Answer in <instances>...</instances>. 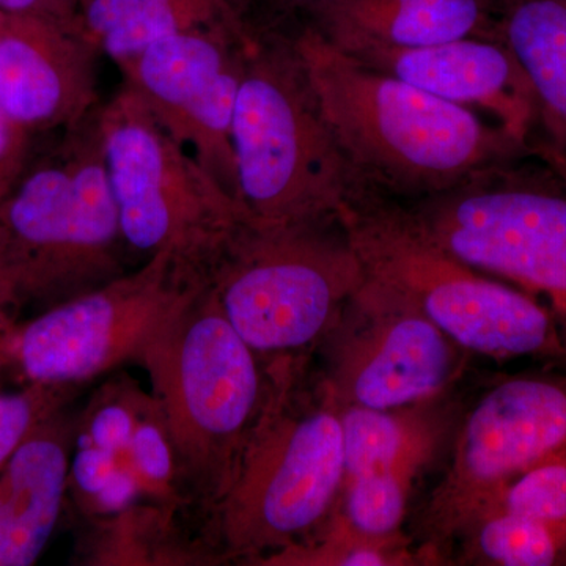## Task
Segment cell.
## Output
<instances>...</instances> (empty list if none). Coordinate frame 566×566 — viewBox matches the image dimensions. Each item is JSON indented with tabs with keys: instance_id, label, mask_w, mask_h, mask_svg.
Listing matches in <instances>:
<instances>
[{
	"instance_id": "obj_9",
	"label": "cell",
	"mask_w": 566,
	"mask_h": 566,
	"mask_svg": "<svg viewBox=\"0 0 566 566\" xmlns=\"http://www.w3.org/2000/svg\"><path fill=\"white\" fill-rule=\"evenodd\" d=\"M99 132L129 252L172 251L210 274L248 219L241 203L125 84L102 103Z\"/></svg>"
},
{
	"instance_id": "obj_15",
	"label": "cell",
	"mask_w": 566,
	"mask_h": 566,
	"mask_svg": "<svg viewBox=\"0 0 566 566\" xmlns=\"http://www.w3.org/2000/svg\"><path fill=\"white\" fill-rule=\"evenodd\" d=\"M346 54L446 102L488 112L524 145H531L528 137L542 118L534 85L504 40L461 39L416 48L370 44Z\"/></svg>"
},
{
	"instance_id": "obj_7",
	"label": "cell",
	"mask_w": 566,
	"mask_h": 566,
	"mask_svg": "<svg viewBox=\"0 0 566 566\" xmlns=\"http://www.w3.org/2000/svg\"><path fill=\"white\" fill-rule=\"evenodd\" d=\"M401 202L461 262L545 297L566 335L565 151L534 148Z\"/></svg>"
},
{
	"instance_id": "obj_16",
	"label": "cell",
	"mask_w": 566,
	"mask_h": 566,
	"mask_svg": "<svg viewBox=\"0 0 566 566\" xmlns=\"http://www.w3.org/2000/svg\"><path fill=\"white\" fill-rule=\"evenodd\" d=\"M59 409L25 436L0 472V566H31L69 499L77 417Z\"/></svg>"
},
{
	"instance_id": "obj_12",
	"label": "cell",
	"mask_w": 566,
	"mask_h": 566,
	"mask_svg": "<svg viewBox=\"0 0 566 566\" xmlns=\"http://www.w3.org/2000/svg\"><path fill=\"white\" fill-rule=\"evenodd\" d=\"M322 344L323 379L335 401L370 409L431 400L453 381L464 352L411 301L368 275Z\"/></svg>"
},
{
	"instance_id": "obj_23",
	"label": "cell",
	"mask_w": 566,
	"mask_h": 566,
	"mask_svg": "<svg viewBox=\"0 0 566 566\" xmlns=\"http://www.w3.org/2000/svg\"><path fill=\"white\" fill-rule=\"evenodd\" d=\"M427 560L412 554L405 535L371 536L353 526L335 510L322 531L303 545L290 547L264 558L260 565L271 566H401Z\"/></svg>"
},
{
	"instance_id": "obj_29",
	"label": "cell",
	"mask_w": 566,
	"mask_h": 566,
	"mask_svg": "<svg viewBox=\"0 0 566 566\" xmlns=\"http://www.w3.org/2000/svg\"><path fill=\"white\" fill-rule=\"evenodd\" d=\"M274 6L281 7L283 10H300L305 11L323 0H273Z\"/></svg>"
},
{
	"instance_id": "obj_22",
	"label": "cell",
	"mask_w": 566,
	"mask_h": 566,
	"mask_svg": "<svg viewBox=\"0 0 566 566\" xmlns=\"http://www.w3.org/2000/svg\"><path fill=\"white\" fill-rule=\"evenodd\" d=\"M469 535V556L499 566L566 565V527L510 513H486L460 535Z\"/></svg>"
},
{
	"instance_id": "obj_21",
	"label": "cell",
	"mask_w": 566,
	"mask_h": 566,
	"mask_svg": "<svg viewBox=\"0 0 566 566\" xmlns=\"http://www.w3.org/2000/svg\"><path fill=\"white\" fill-rule=\"evenodd\" d=\"M420 406L370 409L340 406L345 482L385 474L403 465H427L441 439V423Z\"/></svg>"
},
{
	"instance_id": "obj_30",
	"label": "cell",
	"mask_w": 566,
	"mask_h": 566,
	"mask_svg": "<svg viewBox=\"0 0 566 566\" xmlns=\"http://www.w3.org/2000/svg\"><path fill=\"white\" fill-rule=\"evenodd\" d=\"M7 150H9V128H7L6 122L0 115V166L6 159Z\"/></svg>"
},
{
	"instance_id": "obj_31",
	"label": "cell",
	"mask_w": 566,
	"mask_h": 566,
	"mask_svg": "<svg viewBox=\"0 0 566 566\" xmlns=\"http://www.w3.org/2000/svg\"><path fill=\"white\" fill-rule=\"evenodd\" d=\"M0 14H2V10H0Z\"/></svg>"
},
{
	"instance_id": "obj_4",
	"label": "cell",
	"mask_w": 566,
	"mask_h": 566,
	"mask_svg": "<svg viewBox=\"0 0 566 566\" xmlns=\"http://www.w3.org/2000/svg\"><path fill=\"white\" fill-rule=\"evenodd\" d=\"M238 200L266 223L340 221L365 182L346 158L294 46L253 25L234 106Z\"/></svg>"
},
{
	"instance_id": "obj_11",
	"label": "cell",
	"mask_w": 566,
	"mask_h": 566,
	"mask_svg": "<svg viewBox=\"0 0 566 566\" xmlns=\"http://www.w3.org/2000/svg\"><path fill=\"white\" fill-rule=\"evenodd\" d=\"M566 461V376L504 379L468 416L444 479L424 510L428 551L455 538L505 483Z\"/></svg>"
},
{
	"instance_id": "obj_5",
	"label": "cell",
	"mask_w": 566,
	"mask_h": 566,
	"mask_svg": "<svg viewBox=\"0 0 566 566\" xmlns=\"http://www.w3.org/2000/svg\"><path fill=\"white\" fill-rule=\"evenodd\" d=\"M182 494L210 515L232 483L268 394L263 357L245 344L210 282L145 346Z\"/></svg>"
},
{
	"instance_id": "obj_27",
	"label": "cell",
	"mask_w": 566,
	"mask_h": 566,
	"mask_svg": "<svg viewBox=\"0 0 566 566\" xmlns=\"http://www.w3.org/2000/svg\"><path fill=\"white\" fill-rule=\"evenodd\" d=\"M0 10L13 14H32L81 29L80 0H0Z\"/></svg>"
},
{
	"instance_id": "obj_3",
	"label": "cell",
	"mask_w": 566,
	"mask_h": 566,
	"mask_svg": "<svg viewBox=\"0 0 566 566\" xmlns=\"http://www.w3.org/2000/svg\"><path fill=\"white\" fill-rule=\"evenodd\" d=\"M99 107L61 133L0 202V281L20 312L28 305L44 311L132 270Z\"/></svg>"
},
{
	"instance_id": "obj_1",
	"label": "cell",
	"mask_w": 566,
	"mask_h": 566,
	"mask_svg": "<svg viewBox=\"0 0 566 566\" xmlns=\"http://www.w3.org/2000/svg\"><path fill=\"white\" fill-rule=\"evenodd\" d=\"M293 40L346 158L365 185L387 196H433L534 150L468 107L368 69L311 25Z\"/></svg>"
},
{
	"instance_id": "obj_17",
	"label": "cell",
	"mask_w": 566,
	"mask_h": 566,
	"mask_svg": "<svg viewBox=\"0 0 566 566\" xmlns=\"http://www.w3.org/2000/svg\"><path fill=\"white\" fill-rule=\"evenodd\" d=\"M304 13L307 25L345 52L370 44L416 48L502 40L497 0H323Z\"/></svg>"
},
{
	"instance_id": "obj_13",
	"label": "cell",
	"mask_w": 566,
	"mask_h": 566,
	"mask_svg": "<svg viewBox=\"0 0 566 566\" xmlns=\"http://www.w3.org/2000/svg\"><path fill=\"white\" fill-rule=\"evenodd\" d=\"M252 31L181 33L117 63L123 84L237 200L232 125Z\"/></svg>"
},
{
	"instance_id": "obj_26",
	"label": "cell",
	"mask_w": 566,
	"mask_h": 566,
	"mask_svg": "<svg viewBox=\"0 0 566 566\" xmlns=\"http://www.w3.org/2000/svg\"><path fill=\"white\" fill-rule=\"evenodd\" d=\"M76 387L35 385L0 392V472L25 436L44 419L65 408Z\"/></svg>"
},
{
	"instance_id": "obj_18",
	"label": "cell",
	"mask_w": 566,
	"mask_h": 566,
	"mask_svg": "<svg viewBox=\"0 0 566 566\" xmlns=\"http://www.w3.org/2000/svg\"><path fill=\"white\" fill-rule=\"evenodd\" d=\"M255 0H80L82 32L115 63L156 41L230 28L249 31Z\"/></svg>"
},
{
	"instance_id": "obj_8",
	"label": "cell",
	"mask_w": 566,
	"mask_h": 566,
	"mask_svg": "<svg viewBox=\"0 0 566 566\" xmlns=\"http://www.w3.org/2000/svg\"><path fill=\"white\" fill-rule=\"evenodd\" d=\"M365 279L340 221L245 219L210 268L223 315L268 359L322 344Z\"/></svg>"
},
{
	"instance_id": "obj_10",
	"label": "cell",
	"mask_w": 566,
	"mask_h": 566,
	"mask_svg": "<svg viewBox=\"0 0 566 566\" xmlns=\"http://www.w3.org/2000/svg\"><path fill=\"white\" fill-rule=\"evenodd\" d=\"M210 282L203 268L172 251L20 323L10 367L28 385L77 387L128 360Z\"/></svg>"
},
{
	"instance_id": "obj_2",
	"label": "cell",
	"mask_w": 566,
	"mask_h": 566,
	"mask_svg": "<svg viewBox=\"0 0 566 566\" xmlns=\"http://www.w3.org/2000/svg\"><path fill=\"white\" fill-rule=\"evenodd\" d=\"M263 411L229 490L205 532L219 560L264 558L303 545L340 505L345 485L340 406L305 354L271 357Z\"/></svg>"
},
{
	"instance_id": "obj_19",
	"label": "cell",
	"mask_w": 566,
	"mask_h": 566,
	"mask_svg": "<svg viewBox=\"0 0 566 566\" xmlns=\"http://www.w3.org/2000/svg\"><path fill=\"white\" fill-rule=\"evenodd\" d=\"M501 39L526 71L554 147L566 150V0H497Z\"/></svg>"
},
{
	"instance_id": "obj_24",
	"label": "cell",
	"mask_w": 566,
	"mask_h": 566,
	"mask_svg": "<svg viewBox=\"0 0 566 566\" xmlns=\"http://www.w3.org/2000/svg\"><path fill=\"white\" fill-rule=\"evenodd\" d=\"M423 465H403L385 474L346 480L340 510L346 520L364 534L390 536L401 534L409 495Z\"/></svg>"
},
{
	"instance_id": "obj_6",
	"label": "cell",
	"mask_w": 566,
	"mask_h": 566,
	"mask_svg": "<svg viewBox=\"0 0 566 566\" xmlns=\"http://www.w3.org/2000/svg\"><path fill=\"white\" fill-rule=\"evenodd\" d=\"M340 223L365 274L411 301L464 352L566 360V335L549 308L436 244L401 200L364 186Z\"/></svg>"
},
{
	"instance_id": "obj_28",
	"label": "cell",
	"mask_w": 566,
	"mask_h": 566,
	"mask_svg": "<svg viewBox=\"0 0 566 566\" xmlns=\"http://www.w3.org/2000/svg\"><path fill=\"white\" fill-rule=\"evenodd\" d=\"M18 316H20V308L13 303L0 281V375L10 367L11 345L20 326Z\"/></svg>"
},
{
	"instance_id": "obj_14",
	"label": "cell",
	"mask_w": 566,
	"mask_h": 566,
	"mask_svg": "<svg viewBox=\"0 0 566 566\" xmlns=\"http://www.w3.org/2000/svg\"><path fill=\"white\" fill-rule=\"evenodd\" d=\"M98 48L80 29L32 14H0V115L9 150L0 202L31 164L32 142L80 125L102 104Z\"/></svg>"
},
{
	"instance_id": "obj_25",
	"label": "cell",
	"mask_w": 566,
	"mask_h": 566,
	"mask_svg": "<svg viewBox=\"0 0 566 566\" xmlns=\"http://www.w3.org/2000/svg\"><path fill=\"white\" fill-rule=\"evenodd\" d=\"M495 512L566 527V461L538 465L510 480L476 517Z\"/></svg>"
},
{
	"instance_id": "obj_20",
	"label": "cell",
	"mask_w": 566,
	"mask_h": 566,
	"mask_svg": "<svg viewBox=\"0 0 566 566\" xmlns=\"http://www.w3.org/2000/svg\"><path fill=\"white\" fill-rule=\"evenodd\" d=\"M181 510L139 502L107 516L91 517L80 557L88 565H193L218 560L207 546L180 531Z\"/></svg>"
}]
</instances>
